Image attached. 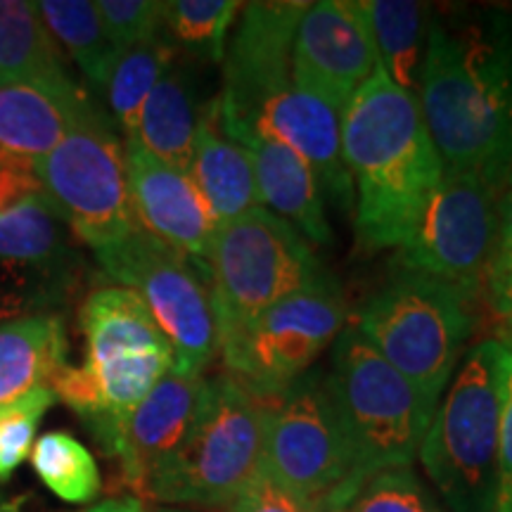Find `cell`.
I'll return each instance as SVG.
<instances>
[{
	"label": "cell",
	"instance_id": "1",
	"mask_svg": "<svg viewBox=\"0 0 512 512\" xmlns=\"http://www.w3.org/2000/svg\"><path fill=\"white\" fill-rule=\"evenodd\" d=\"M418 102L444 169L508 188L512 10H432Z\"/></svg>",
	"mask_w": 512,
	"mask_h": 512
},
{
	"label": "cell",
	"instance_id": "2",
	"mask_svg": "<svg viewBox=\"0 0 512 512\" xmlns=\"http://www.w3.org/2000/svg\"><path fill=\"white\" fill-rule=\"evenodd\" d=\"M339 121L358 247H399L444 176L420 102L377 67L351 95Z\"/></svg>",
	"mask_w": 512,
	"mask_h": 512
},
{
	"label": "cell",
	"instance_id": "3",
	"mask_svg": "<svg viewBox=\"0 0 512 512\" xmlns=\"http://www.w3.org/2000/svg\"><path fill=\"white\" fill-rule=\"evenodd\" d=\"M86 356L53 380L55 399L86 422L110 456L133 408L176 366L174 347L131 290L119 285L88 294L79 313Z\"/></svg>",
	"mask_w": 512,
	"mask_h": 512
},
{
	"label": "cell",
	"instance_id": "4",
	"mask_svg": "<svg viewBox=\"0 0 512 512\" xmlns=\"http://www.w3.org/2000/svg\"><path fill=\"white\" fill-rule=\"evenodd\" d=\"M325 384L347 441L349 501L380 472L413 467L434 413L351 323L332 344Z\"/></svg>",
	"mask_w": 512,
	"mask_h": 512
},
{
	"label": "cell",
	"instance_id": "5",
	"mask_svg": "<svg viewBox=\"0 0 512 512\" xmlns=\"http://www.w3.org/2000/svg\"><path fill=\"white\" fill-rule=\"evenodd\" d=\"M273 403L256 399L226 373L207 377L190 432L147 482L143 498L166 508L228 510L264 467Z\"/></svg>",
	"mask_w": 512,
	"mask_h": 512
},
{
	"label": "cell",
	"instance_id": "6",
	"mask_svg": "<svg viewBox=\"0 0 512 512\" xmlns=\"http://www.w3.org/2000/svg\"><path fill=\"white\" fill-rule=\"evenodd\" d=\"M498 399L501 342L486 337L460 358L418 451L446 512L496 510Z\"/></svg>",
	"mask_w": 512,
	"mask_h": 512
},
{
	"label": "cell",
	"instance_id": "7",
	"mask_svg": "<svg viewBox=\"0 0 512 512\" xmlns=\"http://www.w3.org/2000/svg\"><path fill=\"white\" fill-rule=\"evenodd\" d=\"M475 297L425 275L399 271L354 318V328L437 411L475 332Z\"/></svg>",
	"mask_w": 512,
	"mask_h": 512
},
{
	"label": "cell",
	"instance_id": "8",
	"mask_svg": "<svg viewBox=\"0 0 512 512\" xmlns=\"http://www.w3.org/2000/svg\"><path fill=\"white\" fill-rule=\"evenodd\" d=\"M204 271L219 323V347L230 332L328 273L299 230L264 207L219 223Z\"/></svg>",
	"mask_w": 512,
	"mask_h": 512
},
{
	"label": "cell",
	"instance_id": "9",
	"mask_svg": "<svg viewBox=\"0 0 512 512\" xmlns=\"http://www.w3.org/2000/svg\"><path fill=\"white\" fill-rule=\"evenodd\" d=\"M50 209L95 254L138 228L114 121L88 100L60 145L34 164Z\"/></svg>",
	"mask_w": 512,
	"mask_h": 512
},
{
	"label": "cell",
	"instance_id": "10",
	"mask_svg": "<svg viewBox=\"0 0 512 512\" xmlns=\"http://www.w3.org/2000/svg\"><path fill=\"white\" fill-rule=\"evenodd\" d=\"M349 309L330 273L221 339L226 375L256 399L275 401L316 366L347 328Z\"/></svg>",
	"mask_w": 512,
	"mask_h": 512
},
{
	"label": "cell",
	"instance_id": "11",
	"mask_svg": "<svg viewBox=\"0 0 512 512\" xmlns=\"http://www.w3.org/2000/svg\"><path fill=\"white\" fill-rule=\"evenodd\" d=\"M114 285L131 290L164 332L176 370L200 373L219 356V323L204 264L190 259L143 228L95 254Z\"/></svg>",
	"mask_w": 512,
	"mask_h": 512
},
{
	"label": "cell",
	"instance_id": "12",
	"mask_svg": "<svg viewBox=\"0 0 512 512\" xmlns=\"http://www.w3.org/2000/svg\"><path fill=\"white\" fill-rule=\"evenodd\" d=\"M501 195L482 176L444 169L413 233L396 247V264L477 299L496 247Z\"/></svg>",
	"mask_w": 512,
	"mask_h": 512
},
{
	"label": "cell",
	"instance_id": "13",
	"mask_svg": "<svg viewBox=\"0 0 512 512\" xmlns=\"http://www.w3.org/2000/svg\"><path fill=\"white\" fill-rule=\"evenodd\" d=\"M264 465L313 510L347 505L349 451L323 370L311 368L275 399L266 427Z\"/></svg>",
	"mask_w": 512,
	"mask_h": 512
},
{
	"label": "cell",
	"instance_id": "14",
	"mask_svg": "<svg viewBox=\"0 0 512 512\" xmlns=\"http://www.w3.org/2000/svg\"><path fill=\"white\" fill-rule=\"evenodd\" d=\"M304 0L242 3L223 57V91L216 98L219 126H233L261 100L292 83V46Z\"/></svg>",
	"mask_w": 512,
	"mask_h": 512
},
{
	"label": "cell",
	"instance_id": "15",
	"mask_svg": "<svg viewBox=\"0 0 512 512\" xmlns=\"http://www.w3.org/2000/svg\"><path fill=\"white\" fill-rule=\"evenodd\" d=\"M377 69V53L358 0H318L299 19L292 83L342 114Z\"/></svg>",
	"mask_w": 512,
	"mask_h": 512
},
{
	"label": "cell",
	"instance_id": "16",
	"mask_svg": "<svg viewBox=\"0 0 512 512\" xmlns=\"http://www.w3.org/2000/svg\"><path fill=\"white\" fill-rule=\"evenodd\" d=\"M323 100L299 91L294 83L268 95L238 124L221 128L235 143L264 138L285 145L316 174L320 188L342 211L354 209V188L342 157V121Z\"/></svg>",
	"mask_w": 512,
	"mask_h": 512
},
{
	"label": "cell",
	"instance_id": "17",
	"mask_svg": "<svg viewBox=\"0 0 512 512\" xmlns=\"http://www.w3.org/2000/svg\"><path fill=\"white\" fill-rule=\"evenodd\" d=\"M124 157L128 195L138 226L204 264L219 221L188 171L164 164L131 138L124 140Z\"/></svg>",
	"mask_w": 512,
	"mask_h": 512
},
{
	"label": "cell",
	"instance_id": "18",
	"mask_svg": "<svg viewBox=\"0 0 512 512\" xmlns=\"http://www.w3.org/2000/svg\"><path fill=\"white\" fill-rule=\"evenodd\" d=\"M204 387L207 375L174 368L121 425L110 458L117 460L124 482L140 496L164 460L183 444L200 411Z\"/></svg>",
	"mask_w": 512,
	"mask_h": 512
},
{
	"label": "cell",
	"instance_id": "19",
	"mask_svg": "<svg viewBox=\"0 0 512 512\" xmlns=\"http://www.w3.org/2000/svg\"><path fill=\"white\" fill-rule=\"evenodd\" d=\"M81 86L60 88L0 79V164H36L53 152L88 105Z\"/></svg>",
	"mask_w": 512,
	"mask_h": 512
},
{
	"label": "cell",
	"instance_id": "20",
	"mask_svg": "<svg viewBox=\"0 0 512 512\" xmlns=\"http://www.w3.org/2000/svg\"><path fill=\"white\" fill-rule=\"evenodd\" d=\"M252 157L261 207L290 223L309 245H328L332 228L325 214V192L302 157L264 138H245Z\"/></svg>",
	"mask_w": 512,
	"mask_h": 512
},
{
	"label": "cell",
	"instance_id": "21",
	"mask_svg": "<svg viewBox=\"0 0 512 512\" xmlns=\"http://www.w3.org/2000/svg\"><path fill=\"white\" fill-rule=\"evenodd\" d=\"M188 174L219 223L261 207L252 157L245 145L221 131L216 102H209L202 112Z\"/></svg>",
	"mask_w": 512,
	"mask_h": 512
},
{
	"label": "cell",
	"instance_id": "22",
	"mask_svg": "<svg viewBox=\"0 0 512 512\" xmlns=\"http://www.w3.org/2000/svg\"><path fill=\"white\" fill-rule=\"evenodd\" d=\"M69 366L64 318L31 313L0 323V406L29 394Z\"/></svg>",
	"mask_w": 512,
	"mask_h": 512
},
{
	"label": "cell",
	"instance_id": "23",
	"mask_svg": "<svg viewBox=\"0 0 512 512\" xmlns=\"http://www.w3.org/2000/svg\"><path fill=\"white\" fill-rule=\"evenodd\" d=\"M373 36L377 67L401 91L418 98L432 8L418 0H358Z\"/></svg>",
	"mask_w": 512,
	"mask_h": 512
},
{
	"label": "cell",
	"instance_id": "24",
	"mask_svg": "<svg viewBox=\"0 0 512 512\" xmlns=\"http://www.w3.org/2000/svg\"><path fill=\"white\" fill-rule=\"evenodd\" d=\"M0 79L76 88L62 48L50 34L36 3L0 0Z\"/></svg>",
	"mask_w": 512,
	"mask_h": 512
},
{
	"label": "cell",
	"instance_id": "25",
	"mask_svg": "<svg viewBox=\"0 0 512 512\" xmlns=\"http://www.w3.org/2000/svg\"><path fill=\"white\" fill-rule=\"evenodd\" d=\"M202 112L188 74L174 64L145 100L131 140L164 164L188 171Z\"/></svg>",
	"mask_w": 512,
	"mask_h": 512
},
{
	"label": "cell",
	"instance_id": "26",
	"mask_svg": "<svg viewBox=\"0 0 512 512\" xmlns=\"http://www.w3.org/2000/svg\"><path fill=\"white\" fill-rule=\"evenodd\" d=\"M72 261L67 226L41 192L0 211V266L64 273Z\"/></svg>",
	"mask_w": 512,
	"mask_h": 512
},
{
	"label": "cell",
	"instance_id": "27",
	"mask_svg": "<svg viewBox=\"0 0 512 512\" xmlns=\"http://www.w3.org/2000/svg\"><path fill=\"white\" fill-rule=\"evenodd\" d=\"M36 10L53 34L57 46L67 50V55L76 62L88 83L98 91H105L119 50L107 38L95 3H88V0H41V3H36Z\"/></svg>",
	"mask_w": 512,
	"mask_h": 512
},
{
	"label": "cell",
	"instance_id": "28",
	"mask_svg": "<svg viewBox=\"0 0 512 512\" xmlns=\"http://www.w3.org/2000/svg\"><path fill=\"white\" fill-rule=\"evenodd\" d=\"M174 64L176 48L162 34L152 41L140 43V46L119 50L110 69L105 93L112 110V121L124 133V138H131L136 133L145 100L150 98L157 83Z\"/></svg>",
	"mask_w": 512,
	"mask_h": 512
},
{
	"label": "cell",
	"instance_id": "29",
	"mask_svg": "<svg viewBox=\"0 0 512 512\" xmlns=\"http://www.w3.org/2000/svg\"><path fill=\"white\" fill-rule=\"evenodd\" d=\"M31 467L50 494L72 505L100 496L102 477L95 456L69 432H46L31 448Z\"/></svg>",
	"mask_w": 512,
	"mask_h": 512
},
{
	"label": "cell",
	"instance_id": "30",
	"mask_svg": "<svg viewBox=\"0 0 512 512\" xmlns=\"http://www.w3.org/2000/svg\"><path fill=\"white\" fill-rule=\"evenodd\" d=\"M240 10L238 0H169L164 3L162 36L176 53L185 50L197 60L221 62Z\"/></svg>",
	"mask_w": 512,
	"mask_h": 512
},
{
	"label": "cell",
	"instance_id": "31",
	"mask_svg": "<svg viewBox=\"0 0 512 512\" xmlns=\"http://www.w3.org/2000/svg\"><path fill=\"white\" fill-rule=\"evenodd\" d=\"M55 401L50 384H43L0 406V484L8 482L17 467L31 456L38 425Z\"/></svg>",
	"mask_w": 512,
	"mask_h": 512
},
{
	"label": "cell",
	"instance_id": "32",
	"mask_svg": "<svg viewBox=\"0 0 512 512\" xmlns=\"http://www.w3.org/2000/svg\"><path fill=\"white\" fill-rule=\"evenodd\" d=\"M342 512H446L413 467H396L368 479Z\"/></svg>",
	"mask_w": 512,
	"mask_h": 512
},
{
	"label": "cell",
	"instance_id": "33",
	"mask_svg": "<svg viewBox=\"0 0 512 512\" xmlns=\"http://www.w3.org/2000/svg\"><path fill=\"white\" fill-rule=\"evenodd\" d=\"M95 8L117 50L140 46L162 34V0H98Z\"/></svg>",
	"mask_w": 512,
	"mask_h": 512
},
{
	"label": "cell",
	"instance_id": "34",
	"mask_svg": "<svg viewBox=\"0 0 512 512\" xmlns=\"http://www.w3.org/2000/svg\"><path fill=\"white\" fill-rule=\"evenodd\" d=\"M498 342H501V399H498V486L494 512H512V320H503Z\"/></svg>",
	"mask_w": 512,
	"mask_h": 512
},
{
	"label": "cell",
	"instance_id": "35",
	"mask_svg": "<svg viewBox=\"0 0 512 512\" xmlns=\"http://www.w3.org/2000/svg\"><path fill=\"white\" fill-rule=\"evenodd\" d=\"M223 512H313V508L280 484L264 465L252 484Z\"/></svg>",
	"mask_w": 512,
	"mask_h": 512
},
{
	"label": "cell",
	"instance_id": "36",
	"mask_svg": "<svg viewBox=\"0 0 512 512\" xmlns=\"http://www.w3.org/2000/svg\"><path fill=\"white\" fill-rule=\"evenodd\" d=\"M34 192H41L34 164H0V211L10 209L12 204L34 195Z\"/></svg>",
	"mask_w": 512,
	"mask_h": 512
},
{
	"label": "cell",
	"instance_id": "37",
	"mask_svg": "<svg viewBox=\"0 0 512 512\" xmlns=\"http://www.w3.org/2000/svg\"><path fill=\"white\" fill-rule=\"evenodd\" d=\"M510 266H512V188H505L501 195V202H498L496 247H494V254H491L489 268H486V278L503 273L505 268Z\"/></svg>",
	"mask_w": 512,
	"mask_h": 512
},
{
	"label": "cell",
	"instance_id": "38",
	"mask_svg": "<svg viewBox=\"0 0 512 512\" xmlns=\"http://www.w3.org/2000/svg\"><path fill=\"white\" fill-rule=\"evenodd\" d=\"M482 294L498 318L512 320V266L484 280Z\"/></svg>",
	"mask_w": 512,
	"mask_h": 512
},
{
	"label": "cell",
	"instance_id": "39",
	"mask_svg": "<svg viewBox=\"0 0 512 512\" xmlns=\"http://www.w3.org/2000/svg\"><path fill=\"white\" fill-rule=\"evenodd\" d=\"M86 512H147V510L140 498L119 496V498H105V501L91 505Z\"/></svg>",
	"mask_w": 512,
	"mask_h": 512
},
{
	"label": "cell",
	"instance_id": "40",
	"mask_svg": "<svg viewBox=\"0 0 512 512\" xmlns=\"http://www.w3.org/2000/svg\"><path fill=\"white\" fill-rule=\"evenodd\" d=\"M0 512H17L15 503H10L8 498H5L3 494H0Z\"/></svg>",
	"mask_w": 512,
	"mask_h": 512
},
{
	"label": "cell",
	"instance_id": "41",
	"mask_svg": "<svg viewBox=\"0 0 512 512\" xmlns=\"http://www.w3.org/2000/svg\"><path fill=\"white\" fill-rule=\"evenodd\" d=\"M155 512H192V510H185V508H166V505H159Z\"/></svg>",
	"mask_w": 512,
	"mask_h": 512
},
{
	"label": "cell",
	"instance_id": "42",
	"mask_svg": "<svg viewBox=\"0 0 512 512\" xmlns=\"http://www.w3.org/2000/svg\"><path fill=\"white\" fill-rule=\"evenodd\" d=\"M313 512H342V510H337V508H320V510H313Z\"/></svg>",
	"mask_w": 512,
	"mask_h": 512
},
{
	"label": "cell",
	"instance_id": "43",
	"mask_svg": "<svg viewBox=\"0 0 512 512\" xmlns=\"http://www.w3.org/2000/svg\"><path fill=\"white\" fill-rule=\"evenodd\" d=\"M508 188H512V171H510V178H508Z\"/></svg>",
	"mask_w": 512,
	"mask_h": 512
}]
</instances>
